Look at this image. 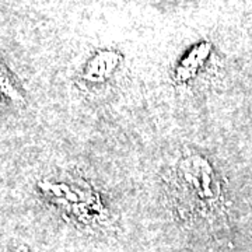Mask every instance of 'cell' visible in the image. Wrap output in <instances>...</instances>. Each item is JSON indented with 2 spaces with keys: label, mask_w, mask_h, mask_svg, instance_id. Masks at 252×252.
<instances>
[{
  "label": "cell",
  "mask_w": 252,
  "mask_h": 252,
  "mask_svg": "<svg viewBox=\"0 0 252 252\" xmlns=\"http://www.w3.org/2000/svg\"><path fill=\"white\" fill-rule=\"evenodd\" d=\"M16 252H27V250H24V248H18V250H16Z\"/></svg>",
  "instance_id": "6da1fadb"
}]
</instances>
